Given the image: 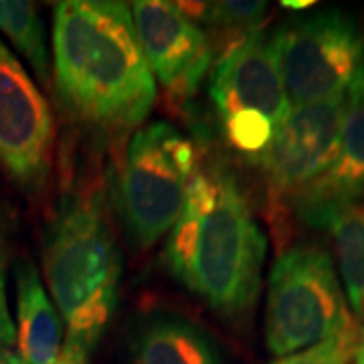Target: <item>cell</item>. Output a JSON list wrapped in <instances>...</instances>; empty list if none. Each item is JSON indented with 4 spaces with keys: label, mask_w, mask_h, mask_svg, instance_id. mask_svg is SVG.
Returning <instances> with one entry per match:
<instances>
[{
    "label": "cell",
    "mask_w": 364,
    "mask_h": 364,
    "mask_svg": "<svg viewBox=\"0 0 364 364\" xmlns=\"http://www.w3.org/2000/svg\"><path fill=\"white\" fill-rule=\"evenodd\" d=\"M350 97L291 107L253 164L277 196H294L322 174L334 156Z\"/></svg>",
    "instance_id": "9c48e42d"
},
{
    "label": "cell",
    "mask_w": 364,
    "mask_h": 364,
    "mask_svg": "<svg viewBox=\"0 0 364 364\" xmlns=\"http://www.w3.org/2000/svg\"><path fill=\"white\" fill-rule=\"evenodd\" d=\"M16 346V330L6 301V237L0 225V350Z\"/></svg>",
    "instance_id": "ac0fdd59"
},
{
    "label": "cell",
    "mask_w": 364,
    "mask_h": 364,
    "mask_svg": "<svg viewBox=\"0 0 364 364\" xmlns=\"http://www.w3.org/2000/svg\"><path fill=\"white\" fill-rule=\"evenodd\" d=\"M43 272L65 324V364H87L117 304L122 255L100 203L71 196L43 237Z\"/></svg>",
    "instance_id": "3957f363"
},
{
    "label": "cell",
    "mask_w": 364,
    "mask_h": 364,
    "mask_svg": "<svg viewBox=\"0 0 364 364\" xmlns=\"http://www.w3.org/2000/svg\"><path fill=\"white\" fill-rule=\"evenodd\" d=\"M360 338H363V332L354 328L344 336L326 340L312 348L277 358L272 364H350L354 363V354H356Z\"/></svg>",
    "instance_id": "e0dca14e"
},
{
    "label": "cell",
    "mask_w": 364,
    "mask_h": 364,
    "mask_svg": "<svg viewBox=\"0 0 364 364\" xmlns=\"http://www.w3.org/2000/svg\"><path fill=\"white\" fill-rule=\"evenodd\" d=\"M324 227L334 237L340 275L352 310L364 320V203H354L334 213Z\"/></svg>",
    "instance_id": "5bb4252c"
},
{
    "label": "cell",
    "mask_w": 364,
    "mask_h": 364,
    "mask_svg": "<svg viewBox=\"0 0 364 364\" xmlns=\"http://www.w3.org/2000/svg\"><path fill=\"white\" fill-rule=\"evenodd\" d=\"M195 170L193 142L166 122L146 124L132 136L119 181V207L138 245L152 247L172 231Z\"/></svg>",
    "instance_id": "8992f818"
},
{
    "label": "cell",
    "mask_w": 364,
    "mask_h": 364,
    "mask_svg": "<svg viewBox=\"0 0 364 364\" xmlns=\"http://www.w3.org/2000/svg\"><path fill=\"white\" fill-rule=\"evenodd\" d=\"M282 6L286 9H294V11H299V9H308V6H314V2L310 0H284Z\"/></svg>",
    "instance_id": "d6986e66"
},
{
    "label": "cell",
    "mask_w": 364,
    "mask_h": 364,
    "mask_svg": "<svg viewBox=\"0 0 364 364\" xmlns=\"http://www.w3.org/2000/svg\"><path fill=\"white\" fill-rule=\"evenodd\" d=\"M130 13L154 77L176 100L193 97L213 65L203 28L172 2L140 0Z\"/></svg>",
    "instance_id": "30bf717a"
},
{
    "label": "cell",
    "mask_w": 364,
    "mask_h": 364,
    "mask_svg": "<svg viewBox=\"0 0 364 364\" xmlns=\"http://www.w3.org/2000/svg\"><path fill=\"white\" fill-rule=\"evenodd\" d=\"M0 31L13 41L16 51L28 61L39 81L49 87L51 61L45 37V25L33 2L0 0Z\"/></svg>",
    "instance_id": "9a60e30c"
},
{
    "label": "cell",
    "mask_w": 364,
    "mask_h": 364,
    "mask_svg": "<svg viewBox=\"0 0 364 364\" xmlns=\"http://www.w3.org/2000/svg\"><path fill=\"white\" fill-rule=\"evenodd\" d=\"M354 364H364V330H363V338L358 342V348H356V354H354Z\"/></svg>",
    "instance_id": "44dd1931"
},
{
    "label": "cell",
    "mask_w": 364,
    "mask_h": 364,
    "mask_svg": "<svg viewBox=\"0 0 364 364\" xmlns=\"http://www.w3.org/2000/svg\"><path fill=\"white\" fill-rule=\"evenodd\" d=\"M200 16H205L208 25L229 28V31H245V35L255 33L267 13L265 2H213L203 4Z\"/></svg>",
    "instance_id": "2e32d148"
},
{
    "label": "cell",
    "mask_w": 364,
    "mask_h": 364,
    "mask_svg": "<svg viewBox=\"0 0 364 364\" xmlns=\"http://www.w3.org/2000/svg\"><path fill=\"white\" fill-rule=\"evenodd\" d=\"M354 330L346 298L324 249L301 245L284 251L269 273L265 342L284 358Z\"/></svg>",
    "instance_id": "277c9868"
},
{
    "label": "cell",
    "mask_w": 364,
    "mask_h": 364,
    "mask_svg": "<svg viewBox=\"0 0 364 364\" xmlns=\"http://www.w3.org/2000/svg\"><path fill=\"white\" fill-rule=\"evenodd\" d=\"M267 241L241 186L223 168H196L166 241L170 272L217 314L237 318L255 304Z\"/></svg>",
    "instance_id": "7a4b0ae2"
},
{
    "label": "cell",
    "mask_w": 364,
    "mask_h": 364,
    "mask_svg": "<svg viewBox=\"0 0 364 364\" xmlns=\"http://www.w3.org/2000/svg\"><path fill=\"white\" fill-rule=\"evenodd\" d=\"M364 198V87L350 95L334 156L318 178L294 196L299 217L322 225Z\"/></svg>",
    "instance_id": "8fae6325"
},
{
    "label": "cell",
    "mask_w": 364,
    "mask_h": 364,
    "mask_svg": "<svg viewBox=\"0 0 364 364\" xmlns=\"http://www.w3.org/2000/svg\"><path fill=\"white\" fill-rule=\"evenodd\" d=\"M16 358L21 364H65V324L31 261L14 267Z\"/></svg>",
    "instance_id": "7c38bea8"
},
{
    "label": "cell",
    "mask_w": 364,
    "mask_h": 364,
    "mask_svg": "<svg viewBox=\"0 0 364 364\" xmlns=\"http://www.w3.org/2000/svg\"><path fill=\"white\" fill-rule=\"evenodd\" d=\"M269 41L291 107L350 97L364 87V33L342 11L294 21Z\"/></svg>",
    "instance_id": "5b68a950"
},
{
    "label": "cell",
    "mask_w": 364,
    "mask_h": 364,
    "mask_svg": "<svg viewBox=\"0 0 364 364\" xmlns=\"http://www.w3.org/2000/svg\"><path fill=\"white\" fill-rule=\"evenodd\" d=\"M208 95L235 150L255 162L291 112L272 41L243 35L210 69Z\"/></svg>",
    "instance_id": "52a82bcc"
},
{
    "label": "cell",
    "mask_w": 364,
    "mask_h": 364,
    "mask_svg": "<svg viewBox=\"0 0 364 364\" xmlns=\"http://www.w3.org/2000/svg\"><path fill=\"white\" fill-rule=\"evenodd\" d=\"M0 364H21L16 354H13L11 350H0Z\"/></svg>",
    "instance_id": "ffe728a7"
},
{
    "label": "cell",
    "mask_w": 364,
    "mask_h": 364,
    "mask_svg": "<svg viewBox=\"0 0 364 364\" xmlns=\"http://www.w3.org/2000/svg\"><path fill=\"white\" fill-rule=\"evenodd\" d=\"M53 152L51 107L0 41V168L21 188L39 193L51 176Z\"/></svg>",
    "instance_id": "ba28073f"
},
{
    "label": "cell",
    "mask_w": 364,
    "mask_h": 364,
    "mask_svg": "<svg viewBox=\"0 0 364 364\" xmlns=\"http://www.w3.org/2000/svg\"><path fill=\"white\" fill-rule=\"evenodd\" d=\"M132 364H221L215 342L176 314H152L134 344Z\"/></svg>",
    "instance_id": "4fadbf2b"
},
{
    "label": "cell",
    "mask_w": 364,
    "mask_h": 364,
    "mask_svg": "<svg viewBox=\"0 0 364 364\" xmlns=\"http://www.w3.org/2000/svg\"><path fill=\"white\" fill-rule=\"evenodd\" d=\"M53 57L59 95L83 124L105 134L142 126L156 102V79L126 4H55Z\"/></svg>",
    "instance_id": "6da1fadb"
}]
</instances>
